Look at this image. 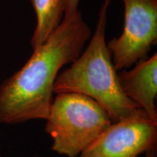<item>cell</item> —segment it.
Masks as SVG:
<instances>
[{"instance_id": "cell-5", "label": "cell", "mask_w": 157, "mask_h": 157, "mask_svg": "<svg viewBox=\"0 0 157 157\" xmlns=\"http://www.w3.org/2000/svg\"><path fill=\"white\" fill-rule=\"evenodd\" d=\"M157 122L138 109L111 125L76 157H138L156 149Z\"/></svg>"}, {"instance_id": "cell-6", "label": "cell", "mask_w": 157, "mask_h": 157, "mask_svg": "<svg viewBox=\"0 0 157 157\" xmlns=\"http://www.w3.org/2000/svg\"><path fill=\"white\" fill-rule=\"evenodd\" d=\"M117 76L124 95L157 122L154 103L157 95V53L137 61L131 70L119 71Z\"/></svg>"}, {"instance_id": "cell-2", "label": "cell", "mask_w": 157, "mask_h": 157, "mask_svg": "<svg viewBox=\"0 0 157 157\" xmlns=\"http://www.w3.org/2000/svg\"><path fill=\"white\" fill-rule=\"evenodd\" d=\"M110 2L104 0L95 32L87 48L69 67L58 74L53 93L87 96L97 102L115 123L129 117L140 108L123 93L107 46L105 29Z\"/></svg>"}, {"instance_id": "cell-4", "label": "cell", "mask_w": 157, "mask_h": 157, "mask_svg": "<svg viewBox=\"0 0 157 157\" xmlns=\"http://www.w3.org/2000/svg\"><path fill=\"white\" fill-rule=\"evenodd\" d=\"M123 31L107 43L116 71L127 69L148 58L157 41V0H121Z\"/></svg>"}, {"instance_id": "cell-9", "label": "cell", "mask_w": 157, "mask_h": 157, "mask_svg": "<svg viewBox=\"0 0 157 157\" xmlns=\"http://www.w3.org/2000/svg\"><path fill=\"white\" fill-rule=\"evenodd\" d=\"M145 157H156V149L147 151Z\"/></svg>"}, {"instance_id": "cell-10", "label": "cell", "mask_w": 157, "mask_h": 157, "mask_svg": "<svg viewBox=\"0 0 157 157\" xmlns=\"http://www.w3.org/2000/svg\"><path fill=\"white\" fill-rule=\"evenodd\" d=\"M0 157H2V156H1V155H0Z\"/></svg>"}, {"instance_id": "cell-1", "label": "cell", "mask_w": 157, "mask_h": 157, "mask_svg": "<svg viewBox=\"0 0 157 157\" xmlns=\"http://www.w3.org/2000/svg\"><path fill=\"white\" fill-rule=\"evenodd\" d=\"M91 36L79 10L63 20L23 67L0 84V123L46 119L60 71L79 56Z\"/></svg>"}, {"instance_id": "cell-3", "label": "cell", "mask_w": 157, "mask_h": 157, "mask_svg": "<svg viewBox=\"0 0 157 157\" xmlns=\"http://www.w3.org/2000/svg\"><path fill=\"white\" fill-rule=\"evenodd\" d=\"M51 103L45 131L52 139V149L76 157L112 123L106 111L87 96L56 94Z\"/></svg>"}, {"instance_id": "cell-7", "label": "cell", "mask_w": 157, "mask_h": 157, "mask_svg": "<svg viewBox=\"0 0 157 157\" xmlns=\"http://www.w3.org/2000/svg\"><path fill=\"white\" fill-rule=\"evenodd\" d=\"M35 11L36 24L31 45L33 50L46 42L64 17L66 0H29Z\"/></svg>"}, {"instance_id": "cell-8", "label": "cell", "mask_w": 157, "mask_h": 157, "mask_svg": "<svg viewBox=\"0 0 157 157\" xmlns=\"http://www.w3.org/2000/svg\"><path fill=\"white\" fill-rule=\"evenodd\" d=\"M79 1L80 0H66L63 19L70 18L77 13Z\"/></svg>"}]
</instances>
